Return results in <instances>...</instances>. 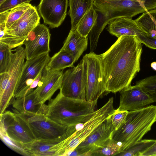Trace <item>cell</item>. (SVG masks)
<instances>
[{
	"label": "cell",
	"instance_id": "cell-1",
	"mask_svg": "<svg viewBox=\"0 0 156 156\" xmlns=\"http://www.w3.org/2000/svg\"><path fill=\"white\" fill-rule=\"evenodd\" d=\"M142 43L137 36L123 35L104 53L99 55L106 92L115 93L131 85L140 70Z\"/></svg>",
	"mask_w": 156,
	"mask_h": 156
},
{
	"label": "cell",
	"instance_id": "cell-2",
	"mask_svg": "<svg viewBox=\"0 0 156 156\" xmlns=\"http://www.w3.org/2000/svg\"><path fill=\"white\" fill-rule=\"evenodd\" d=\"M97 102L71 98L59 91L49 100L45 115L56 122L67 126L84 123L94 114Z\"/></svg>",
	"mask_w": 156,
	"mask_h": 156
},
{
	"label": "cell",
	"instance_id": "cell-3",
	"mask_svg": "<svg viewBox=\"0 0 156 156\" xmlns=\"http://www.w3.org/2000/svg\"><path fill=\"white\" fill-rule=\"evenodd\" d=\"M156 122V106L128 111L125 121L113 132L112 139L122 146L121 152L141 140Z\"/></svg>",
	"mask_w": 156,
	"mask_h": 156
},
{
	"label": "cell",
	"instance_id": "cell-4",
	"mask_svg": "<svg viewBox=\"0 0 156 156\" xmlns=\"http://www.w3.org/2000/svg\"><path fill=\"white\" fill-rule=\"evenodd\" d=\"M12 51L5 71L0 73V114L4 112L14 98L17 83L25 63V48L20 46Z\"/></svg>",
	"mask_w": 156,
	"mask_h": 156
},
{
	"label": "cell",
	"instance_id": "cell-5",
	"mask_svg": "<svg viewBox=\"0 0 156 156\" xmlns=\"http://www.w3.org/2000/svg\"><path fill=\"white\" fill-rule=\"evenodd\" d=\"M98 12L106 16L110 22L120 18H132L136 15L156 9V0H94Z\"/></svg>",
	"mask_w": 156,
	"mask_h": 156
},
{
	"label": "cell",
	"instance_id": "cell-6",
	"mask_svg": "<svg viewBox=\"0 0 156 156\" xmlns=\"http://www.w3.org/2000/svg\"><path fill=\"white\" fill-rule=\"evenodd\" d=\"M114 98L112 97L103 106L96 110L92 115L84 123L76 125L75 132L66 139L63 156L75 149L77 146L93 133L115 112Z\"/></svg>",
	"mask_w": 156,
	"mask_h": 156
},
{
	"label": "cell",
	"instance_id": "cell-7",
	"mask_svg": "<svg viewBox=\"0 0 156 156\" xmlns=\"http://www.w3.org/2000/svg\"><path fill=\"white\" fill-rule=\"evenodd\" d=\"M40 17L36 8L32 5L23 16L5 30L0 42L8 45L11 49L23 45L31 31L40 22Z\"/></svg>",
	"mask_w": 156,
	"mask_h": 156
},
{
	"label": "cell",
	"instance_id": "cell-8",
	"mask_svg": "<svg viewBox=\"0 0 156 156\" xmlns=\"http://www.w3.org/2000/svg\"><path fill=\"white\" fill-rule=\"evenodd\" d=\"M82 58L86 67V100L90 102H97L99 98L106 90L99 55L90 52Z\"/></svg>",
	"mask_w": 156,
	"mask_h": 156
},
{
	"label": "cell",
	"instance_id": "cell-9",
	"mask_svg": "<svg viewBox=\"0 0 156 156\" xmlns=\"http://www.w3.org/2000/svg\"><path fill=\"white\" fill-rule=\"evenodd\" d=\"M0 129L4 130L11 139L23 144L32 143L35 137L27 117L15 109L0 114Z\"/></svg>",
	"mask_w": 156,
	"mask_h": 156
},
{
	"label": "cell",
	"instance_id": "cell-10",
	"mask_svg": "<svg viewBox=\"0 0 156 156\" xmlns=\"http://www.w3.org/2000/svg\"><path fill=\"white\" fill-rule=\"evenodd\" d=\"M86 64L82 58L76 66L63 73L60 92L68 98L86 100Z\"/></svg>",
	"mask_w": 156,
	"mask_h": 156
},
{
	"label": "cell",
	"instance_id": "cell-11",
	"mask_svg": "<svg viewBox=\"0 0 156 156\" xmlns=\"http://www.w3.org/2000/svg\"><path fill=\"white\" fill-rule=\"evenodd\" d=\"M50 58L48 52L26 60L15 90V98L25 97L34 90L31 88L32 84L45 67Z\"/></svg>",
	"mask_w": 156,
	"mask_h": 156
},
{
	"label": "cell",
	"instance_id": "cell-12",
	"mask_svg": "<svg viewBox=\"0 0 156 156\" xmlns=\"http://www.w3.org/2000/svg\"><path fill=\"white\" fill-rule=\"evenodd\" d=\"M26 117L36 140L58 137L65 133L68 127L56 122L42 113Z\"/></svg>",
	"mask_w": 156,
	"mask_h": 156
},
{
	"label": "cell",
	"instance_id": "cell-13",
	"mask_svg": "<svg viewBox=\"0 0 156 156\" xmlns=\"http://www.w3.org/2000/svg\"><path fill=\"white\" fill-rule=\"evenodd\" d=\"M51 35L48 28L45 25L39 23L23 42L26 60L49 52Z\"/></svg>",
	"mask_w": 156,
	"mask_h": 156
},
{
	"label": "cell",
	"instance_id": "cell-14",
	"mask_svg": "<svg viewBox=\"0 0 156 156\" xmlns=\"http://www.w3.org/2000/svg\"><path fill=\"white\" fill-rule=\"evenodd\" d=\"M111 116L75 148L79 156H91L93 152L101 147L112 139V133L115 129L112 123Z\"/></svg>",
	"mask_w": 156,
	"mask_h": 156
},
{
	"label": "cell",
	"instance_id": "cell-15",
	"mask_svg": "<svg viewBox=\"0 0 156 156\" xmlns=\"http://www.w3.org/2000/svg\"><path fill=\"white\" fill-rule=\"evenodd\" d=\"M119 106L116 111H133L154 102L151 97L140 86L130 85L120 92Z\"/></svg>",
	"mask_w": 156,
	"mask_h": 156
},
{
	"label": "cell",
	"instance_id": "cell-16",
	"mask_svg": "<svg viewBox=\"0 0 156 156\" xmlns=\"http://www.w3.org/2000/svg\"><path fill=\"white\" fill-rule=\"evenodd\" d=\"M68 0H41L37 10L44 23L52 28L59 27L67 14Z\"/></svg>",
	"mask_w": 156,
	"mask_h": 156
},
{
	"label": "cell",
	"instance_id": "cell-17",
	"mask_svg": "<svg viewBox=\"0 0 156 156\" xmlns=\"http://www.w3.org/2000/svg\"><path fill=\"white\" fill-rule=\"evenodd\" d=\"M63 70L55 71L47 70L46 67L42 76L37 87L32 92L34 97L36 104H44L59 89Z\"/></svg>",
	"mask_w": 156,
	"mask_h": 156
},
{
	"label": "cell",
	"instance_id": "cell-18",
	"mask_svg": "<svg viewBox=\"0 0 156 156\" xmlns=\"http://www.w3.org/2000/svg\"><path fill=\"white\" fill-rule=\"evenodd\" d=\"M67 129L61 136L54 139L35 140L28 144L32 156H62L66 139L70 136Z\"/></svg>",
	"mask_w": 156,
	"mask_h": 156
},
{
	"label": "cell",
	"instance_id": "cell-19",
	"mask_svg": "<svg viewBox=\"0 0 156 156\" xmlns=\"http://www.w3.org/2000/svg\"><path fill=\"white\" fill-rule=\"evenodd\" d=\"M110 34L119 38L123 35L138 36L146 34L132 18H120L114 20L108 24L107 28Z\"/></svg>",
	"mask_w": 156,
	"mask_h": 156
},
{
	"label": "cell",
	"instance_id": "cell-20",
	"mask_svg": "<svg viewBox=\"0 0 156 156\" xmlns=\"http://www.w3.org/2000/svg\"><path fill=\"white\" fill-rule=\"evenodd\" d=\"M11 104L14 109L26 116L37 114L45 115L47 111L48 105L44 104H36L34 97L31 92L22 98H14Z\"/></svg>",
	"mask_w": 156,
	"mask_h": 156
},
{
	"label": "cell",
	"instance_id": "cell-21",
	"mask_svg": "<svg viewBox=\"0 0 156 156\" xmlns=\"http://www.w3.org/2000/svg\"><path fill=\"white\" fill-rule=\"evenodd\" d=\"M88 40V37L82 36L76 30H71L60 50L69 54L76 62L87 49Z\"/></svg>",
	"mask_w": 156,
	"mask_h": 156
},
{
	"label": "cell",
	"instance_id": "cell-22",
	"mask_svg": "<svg viewBox=\"0 0 156 156\" xmlns=\"http://www.w3.org/2000/svg\"><path fill=\"white\" fill-rule=\"evenodd\" d=\"M94 0H69L68 14L71 19V30H76L80 20L94 6Z\"/></svg>",
	"mask_w": 156,
	"mask_h": 156
},
{
	"label": "cell",
	"instance_id": "cell-23",
	"mask_svg": "<svg viewBox=\"0 0 156 156\" xmlns=\"http://www.w3.org/2000/svg\"><path fill=\"white\" fill-rule=\"evenodd\" d=\"M76 61L69 53L61 50L51 57L46 66V69L50 71L63 70L68 67H73Z\"/></svg>",
	"mask_w": 156,
	"mask_h": 156
},
{
	"label": "cell",
	"instance_id": "cell-24",
	"mask_svg": "<svg viewBox=\"0 0 156 156\" xmlns=\"http://www.w3.org/2000/svg\"><path fill=\"white\" fill-rule=\"evenodd\" d=\"M98 17L95 24L88 36L90 42V51L93 52L96 48L100 35L110 21L102 13L98 12Z\"/></svg>",
	"mask_w": 156,
	"mask_h": 156
},
{
	"label": "cell",
	"instance_id": "cell-25",
	"mask_svg": "<svg viewBox=\"0 0 156 156\" xmlns=\"http://www.w3.org/2000/svg\"><path fill=\"white\" fill-rule=\"evenodd\" d=\"M98 17V13L94 5L83 16L78 23L76 30L82 36L87 37Z\"/></svg>",
	"mask_w": 156,
	"mask_h": 156
},
{
	"label": "cell",
	"instance_id": "cell-26",
	"mask_svg": "<svg viewBox=\"0 0 156 156\" xmlns=\"http://www.w3.org/2000/svg\"><path fill=\"white\" fill-rule=\"evenodd\" d=\"M156 141L153 139L141 140L135 143L117 155L141 156L142 153L152 145Z\"/></svg>",
	"mask_w": 156,
	"mask_h": 156
},
{
	"label": "cell",
	"instance_id": "cell-27",
	"mask_svg": "<svg viewBox=\"0 0 156 156\" xmlns=\"http://www.w3.org/2000/svg\"><path fill=\"white\" fill-rule=\"evenodd\" d=\"M0 137L5 144L14 151L22 155L32 156L27 144L21 143L11 139L6 132L1 129H0Z\"/></svg>",
	"mask_w": 156,
	"mask_h": 156
},
{
	"label": "cell",
	"instance_id": "cell-28",
	"mask_svg": "<svg viewBox=\"0 0 156 156\" xmlns=\"http://www.w3.org/2000/svg\"><path fill=\"white\" fill-rule=\"evenodd\" d=\"M121 148L120 143L111 139L101 147L93 152L91 156L117 155L120 152Z\"/></svg>",
	"mask_w": 156,
	"mask_h": 156
},
{
	"label": "cell",
	"instance_id": "cell-29",
	"mask_svg": "<svg viewBox=\"0 0 156 156\" xmlns=\"http://www.w3.org/2000/svg\"><path fill=\"white\" fill-rule=\"evenodd\" d=\"M31 6L29 3H23L9 10L6 22V30L19 20Z\"/></svg>",
	"mask_w": 156,
	"mask_h": 156
},
{
	"label": "cell",
	"instance_id": "cell-30",
	"mask_svg": "<svg viewBox=\"0 0 156 156\" xmlns=\"http://www.w3.org/2000/svg\"><path fill=\"white\" fill-rule=\"evenodd\" d=\"M136 84L140 86L156 102V75L147 77L137 81Z\"/></svg>",
	"mask_w": 156,
	"mask_h": 156
},
{
	"label": "cell",
	"instance_id": "cell-31",
	"mask_svg": "<svg viewBox=\"0 0 156 156\" xmlns=\"http://www.w3.org/2000/svg\"><path fill=\"white\" fill-rule=\"evenodd\" d=\"M12 53V49L8 45L0 42V73L5 71Z\"/></svg>",
	"mask_w": 156,
	"mask_h": 156
},
{
	"label": "cell",
	"instance_id": "cell-32",
	"mask_svg": "<svg viewBox=\"0 0 156 156\" xmlns=\"http://www.w3.org/2000/svg\"><path fill=\"white\" fill-rule=\"evenodd\" d=\"M128 111H116L111 116L112 123L115 130L118 129L125 121Z\"/></svg>",
	"mask_w": 156,
	"mask_h": 156
},
{
	"label": "cell",
	"instance_id": "cell-33",
	"mask_svg": "<svg viewBox=\"0 0 156 156\" xmlns=\"http://www.w3.org/2000/svg\"><path fill=\"white\" fill-rule=\"evenodd\" d=\"M33 0H5L0 5V13L10 10L23 3H29Z\"/></svg>",
	"mask_w": 156,
	"mask_h": 156
},
{
	"label": "cell",
	"instance_id": "cell-34",
	"mask_svg": "<svg viewBox=\"0 0 156 156\" xmlns=\"http://www.w3.org/2000/svg\"><path fill=\"white\" fill-rule=\"evenodd\" d=\"M138 37L142 44L152 49H156V38L148 36L147 34H142Z\"/></svg>",
	"mask_w": 156,
	"mask_h": 156
},
{
	"label": "cell",
	"instance_id": "cell-35",
	"mask_svg": "<svg viewBox=\"0 0 156 156\" xmlns=\"http://www.w3.org/2000/svg\"><path fill=\"white\" fill-rule=\"evenodd\" d=\"M9 11L0 13V38L4 34L6 30V22Z\"/></svg>",
	"mask_w": 156,
	"mask_h": 156
},
{
	"label": "cell",
	"instance_id": "cell-36",
	"mask_svg": "<svg viewBox=\"0 0 156 156\" xmlns=\"http://www.w3.org/2000/svg\"><path fill=\"white\" fill-rule=\"evenodd\" d=\"M156 156V141L150 147L143 152L141 156Z\"/></svg>",
	"mask_w": 156,
	"mask_h": 156
},
{
	"label": "cell",
	"instance_id": "cell-37",
	"mask_svg": "<svg viewBox=\"0 0 156 156\" xmlns=\"http://www.w3.org/2000/svg\"><path fill=\"white\" fill-rule=\"evenodd\" d=\"M155 25L156 29V9L148 11Z\"/></svg>",
	"mask_w": 156,
	"mask_h": 156
},
{
	"label": "cell",
	"instance_id": "cell-38",
	"mask_svg": "<svg viewBox=\"0 0 156 156\" xmlns=\"http://www.w3.org/2000/svg\"><path fill=\"white\" fill-rule=\"evenodd\" d=\"M151 66L153 69L156 71V62H152L151 64Z\"/></svg>",
	"mask_w": 156,
	"mask_h": 156
},
{
	"label": "cell",
	"instance_id": "cell-39",
	"mask_svg": "<svg viewBox=\"0 0 156 156\" xmlns=\"http://www.w3.org/2000/svg\"><path fill=\"white\" fill-rule=\"evenodd\" d=\"M5 0H0V5L3 3Z\"/></svg>",
	"mask_w": 156,
	"mask_h": 156
},
{
	"label": "cell",
	"instance_id": "cell-40",
	"mask_svg": "<svg viewBox=\"0 0 156 156\" xmlns=\"http://www.w3.org/2000/svg\"><path fill=\"white\" fill-rule=\"evenodd\" d=\"M96 0L105 1H107V0Z\"/></svg>",
	"mask_w": 156,
	"mask_h": 156
}]
</instances>
